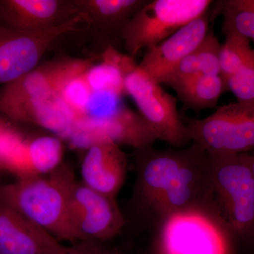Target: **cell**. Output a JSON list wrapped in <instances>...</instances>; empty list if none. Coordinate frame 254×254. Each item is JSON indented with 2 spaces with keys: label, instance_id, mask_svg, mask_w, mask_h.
<instances>
[{
  "label": "cell",
  "instance_id": "cell-1",
  "mask_svg": "<svg viewBox=\"0 0 254 254\" xmlns=\"http://www.w3.org/2000/svg\"><path fill=\"white\" fill-rule=\"evenodd\" d=\"M134 198L160 224L187 210H200L220 220L209 181L208 153L192 143L187 148L135 150Z\"/></svg>",
  "mask_w": 254,
  "mask_h": 254
},
{
  "label": "cell",
  "instance_id": "cell-2",
  "mask_svg": "<svg viewBox=\"0 0 254 254\" xmlns=\"http://www.w3.org/2000/svg\"><path fill=\"white\" fill-rule=\"evenodd\" d=\"M76 180L72 168L62 163L44 176L17 179L0 187V200L58 240H83L71 219L70 202Z\"/></svg>",
  "mask_w": 254,
  "mask_h": 254
},
{
  "label": "cell",
  "instance_id": "cell-3",
  "mask_svg": "<svg viewBox=\"0 0 254 254\" xmlns=\"http://www.w3.org/2000/svg\"><path fill=\"white\" fill-rule=\"evenodd\" d=\"M209 181L220 220L232 238L254 246L252 155H210Z\"/></svg>",
  "mask_w": 254,
  "mask_h": 254
},
{
  "label": "cell",
  "instance_id": "cell-4",
  "mask_svg": "<svg viewBox=\"0 0 254 254\" xmlns=\"http://www.w3.org/2000/svg\"><path fill=\"white\" fill-rule=\"evenodd\" d=\"M108 58L121 71L125 93L136 103L157 140L176 148L188 144L190 141L186 125L177 110L176 98L164 91L128 55L113 50Z\"/></svg>",
  "mask_w": 254,
  "mask_h": 254
},
{
  "label": "cell",
  "instance_id": "cell-5",
  "mask_svg": "<svg viewBox=\"0 0 254 254\" xmlns=\"http://www.w3.org/2000/svg\"><path fill=\"white\" fill-rule=\"evenodd\" d=\"M210 0H153L142 6L120 35L127 55L135 59L141 50L166 40L187 23L207 13Z\"/></svg>",
  "mask_w": 254,
  "mask_h": 254
},
{
  "label": "cell",
  "instance_id": "cell-6",
  "mask_svg": "<svg viewBox=\"0 0 254 254\" xmlns=\"http://www.w3.org/2000/svg\"><path fill=\"white\" fill-rule=\"evenodd\" d=\"M190 142L210 155L237 154L254 149V105L239 103L220 107L207 118L187 119Z\"/></svg>",
  "mask_w": 254,
  "mask_h": 254
},
{
  "label": "cell",
  "instance_id": "cell-7",
  "mask_svg": "<svg viewBox=\"0 0 254 254\" xmlns=\"http://www.w3.org/2000/svg\"><path fill=\"white\" fill-rule=\"evenodd\" d=\"M232 239L218 218L200 210H187L162 222L158 254H232Z\"/></svg>",
  "mask_w": 254,
  "mask_h": 254
},
{
  "label": "cell",
  "instance_id": "cell-8",
  "mask_svg": "<svg viewBox=\"0 0 254 254\" xmlns=\"http://www.w3.org/2000/svg\"><path fill=\"white\" fill-rule=\"evenodd\" d=\"M84 16L79 13L57 27L41 31L0 27V85L12 83L38 66L45 53L60 37L81 31Z\"/></svg>",
  "mask_w": 254,
  "mask_h": 254
},
{
  "label": "cell",
  "instance_id": "cell-9",
  "mask_svg": "<svg viewBox=\"0 0 254 254\" xmlns=\"http://www.w3.org/2000/svg\"><path fill=\"white\" fill-rule=\"evenodd\" d=\"M71 219L83 240L105 242L118 235L126 220L116 199L76 181L70 202Z\"/></svg>",
  "mask_w": 254,
  "mask_h": 254
},
{
  "label": "cell",
  "instance_id": "cell-10",
  "mask_svg": "<svg viewBox=\"0 0 254 254\" xmlns=\"http://www.w3.org/2000/svg\"><path fill=\"white\" fill-rule=\"evenodd\" d=\"M93 61L67 58L38 65L33 71L5 86L0 94V111L33 97L59 90L68 78L89 69L94 64Z\"/></svg>",
  "mask_w": 254,
  "mask_h": 254
},
{
  "label": "cell",
  "instance_id": "cell-11",
  "mask_svg": "<svg viewBox=\"0 0 254 254\" xmlns=\"http://www.w3.org/2000/svg\"><path fill=\"white\" fill-rule=\"evenodd\" d=\"M101 138H108L119 145H128L135 150L153 146L157 140L141 115L123 105L106 118L78 127L76 141L79 147L88 148Z\"/></svg>",
  "mask_w": 254,
  "mask_h": 254
},
{
  "label": "cell",
  "instance_id": "cell-12",
  "mask_svg": "<svg viewBox=\"0 0 254 254\" xmlns=\"http://www.w3.org/2000/svg\"><path fill=\"white\" fill-rule=\"evenodd\" d=\"M78 14L74 0H0V19L10 29L45 31Z\"/></svg>",
  "mask_w": 254,
  "mask_h": 254
},
{
  "label": "cell",
  "instance_id": "cell-13",
  "mask_svg": "<svg viewBox=\"0 0 254 254\" xmlns=\"http://www.w3.org/2000/svg\"><path fill=\"white\" fill-rule=\"evenodd\" d=\"M209 31L207 13L195 18L166 40L147 49L138 67L160 84L164 76L201 44Z\"/></svg>",
  "mask_w": 254,
  "mask_h": 254
},
{
  "label": "cell",
  "instance_id": "cell-14",
  "mask_svg": "<svg viewBox=\"0 0 254 254\" xmlns=\"http://www.w3.org/2000/svg\"><path fill=\"white\" fill-rule=\"evenodd\" d=\"M81 170L84 185L115 198L126 180L127 156L120 145L101 138L87 148Z\"/></svg>",
  "mask_w": 254,
  "mask_h": 254
},
{
  "label": "cell",
  "instance_id": "cell-15",
  "mask_svg": "<svg viewBox=\"0 0 254 254\" xmlns=\"http://www.w3.org/2000/svg\"><path fill=\"white\" fill-rule=\"evenodd\" d=\"M64 248L49 232L0 200V254H58Z\"/></svg>",
  "mask_w": 254,
  "mask_h": 254
},
{
  "label": "cell",
  "instance_id": "cell-16",
  "mask_svg": "<svg viewBox=\"0 0 254 254\" xmlns=\"http://www.w3.org/2000/svg\"><path fill=\"white\" fill-rule=\"evenodd\" d=\"M0 113L13 121L46 128L60 138L71 139L76 128L74 115L64 101L59 90L33 97Z\"/></svg>",
  "mask_w": 254,
  "mask_h": 254
},
{
  "label": "cell",
  "instance_id": "cell-17",
  "mask_svg": "<svg viewBox=\"0 0 254 254\" xmlns=\"http://www.w3.org/2000/svg\"><path fill=\"white\" fill-rule=\"evenodd\" d=\"M64 146L61 138L41 136L25 138L0 165L17 179L44 176L63 163Z\"/></svg>",
  "mask_w": 254,
  "mask_h": 254
},
{
  "label": "cell",
  "instance_id": "cell-18",
  "mask_svg": "<svg viewBox=\"0 0 254 254\" xmlns=\"http://www.w3.org/2000/svg\"><path fill=\"white\" fill-rule=\"evenodd\" d=\"M148 0H74L85 21L99 36L110 41L120 39L123 28Z\"/></svg>",
  "mask_w": 254,
  "mask_h": 254
},
{
  "label": "cell",
  "instance_id": "cell-19",
  "mask_svg": "<svg viewBox=\"0 0 254 254\" xmlns=\"http://www.w3.org/2000/svg\"><path fill=\"white\" fill-rule=\"evenodd\" d=\"M220 46L221 44L213 30H210L198 48L164 76L160 84L165 83L173 88L198 76L220 75Z\"/></svg>",
  "mask_w": 254,
  "mask_h": 254
},
{
  "label": "cell",
  "instance_id": "cell-20",
  "mask_svg": "<svg viewBox=\"0 0 254 254\" xmlns=\"http://www.w3.org/2000/svg\"><path fill=\"white\" fill-rule=\"evenodd\" d=\"M172 88L184 105L194 111L216 106L220 95L227 90L220 75L198 76Z\"/></svg>",
  "mask_w": 254,
  "mask_h": 254
},
{
  "label": "cell",
  "instance_id": "cell-21",
  "mask_svg": "<svg viewBox=\"0 0 254 254\" xmlns=\"http://www.w3.org/2000/svg\"><path fill=\"white\" fill-rule=\"evenodd\" d=\"M217 14L224 18V35L236 33L254 41V0H226L215 1Z\"/></svg>",
  "mask_w": 254,
  "mask_h": 254
},
{
  "label": "cell",
  "instance_id": "cell-22",
  "mask_svg": "<svg viewBox=\"0 0 254 254\" xmlns=\"http://www.w3.org/2000/svg\"><path fill=\"white\" fill-rule=\"evenodd\" d=\"M219 53L220 76L227 88V81L241 68L254 64V48L251 46L250 40L236 34L225 35Z\"/></svg>",
  "mask_w": 254,
  "mask_h": 254
},
{
  "label": "cell",
  "instance_id": "cell-23",
  "mask_svg": "<svg viewBox=\"0 0 254 254\" xmlns=\"http://www.w3.org/2000/svg\"><path fill=\"white\" fill-rule=\"evenodd\" d=\"M87 71L68 78L59 89L64 101L74 115L76 126L86 117L93 95V91L85 76Z\"/></svg>",
  "mask_w": 254,
  "mask_h": 254
},
{
  "label": "cell",
  "instance_id": "cell-24",
  "mask_svg": "<svg viewBox=\"0 0 254 254\" xmlns=\"http://www.w3.org/2000/svg\"><path fill=\"white\" fill-rule=\"evenodd\" d=\"M85 76L93 92H109L121 97L125 93L121 71L108 60H103L100 64H93Z\"/></svg>",
  "mask_w": 254,
  "mask_h": 254
},
{
  "label": "cell",
  "instance_id": "cell-25",
  "mask_svg": "<svg viewBox=\"0 0 254 254\" xmlns=\"http://www.w3.org/2000/svg\"><path fill=\"white\" fill-rule=\"evenodd\" d=\"M227 89L234 93L239 103L254 105V64L230 76L227 81Z\"/></svg>",
  "mask_w": 254,
  "mask_h": 254
},
{
  "label": "cell",
  "instance_id": "cell-26",
  "mask_svg": "<svg viewBox=\"0 0 254 254\" xmlns=\"http://www.w3.org/2000/svg\"><path fill=\"white\" fill-rule=\"evenodd\" d=\"M22 133L14 127L0 123V165L25 139Z\"/></svg>",
  "mask_w": 254,
  "mask_h": 254
},
{
  "label": "cell",
  "instance_id": "cell-27",
  "mask_svg": "<svg viewBox=\"0 0 254 254\" xmlns=\"http://www.w3.org/2000/svg\"><path fill=\"white\" fill-rule=\"evenodd\" d=\"M103 242L100 241L87 239L73 244L65 248L58 254H103L105 250Z\"/></svg>",
  "mask_w": 254,
  "mask_h": 254
},
{
  "label": "cell",
  "instance_id": "cell-28",
  "mask_svg": "<svg viewBox=\"0 0 254 254\" xmlns=\"http://www.w3.org/2000/svg\"><path fill=\"white\" fill-rule=\"evenodd\" d=\"M103 254H124L117 249H105Z\"/></svg>",
  "mask_w": 254,
  "mask_h": 254
},
{
  "label": "cell",
  "instance_id": "cell-29",
  "mask_svg": "<svg viewBox=\"0 0 254 254\" xmlns=\"http://www.w3.org/2000/svg\"><path fill=\"white\" fill-rule=\"evenodd\" d=\"M252 169H253V173L254 176V155H252Z\"/></svg>",
  "mask_w": 254,
  "mask_h": 254
},
{
  "label": "cell",
  "instance_id": "cell-30",
  "mask_svg": "<svg viewBox=\"0 0 254 254\" xmlns=\"http://www.w3.org/2000/svg\"><path fill=\"white\" fill-rule=\"evenodd\" d=\"M1 121H2V120H1V119H0V123H1Z\"/></svg>",
  "mask_w": 254,
  "mask_h": 254
}]
</instances>
